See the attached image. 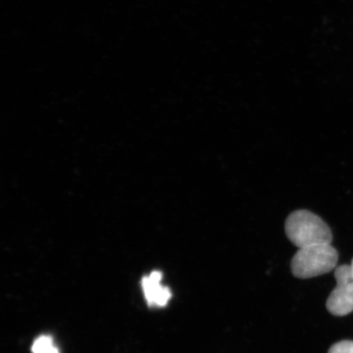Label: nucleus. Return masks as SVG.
Returning <instances> with one entry per match:
<instances>
[{"mask_svg":"<svg viewBox=\"0 0 353 353\" xmlns=\"http://www.w3.org/2000/svg\"><path fill=\"white\" fill-rule=\"evenodd\" d=\"M328 353H353V342L344 341L335 343Z\"/></svg>","mask_w":353,"mask_h":353,"instance_id":"obj_6","label":"nucleus"},{"mask_svg":"<svg viewBox=\"0 0 353 353\" xmlns=\"http://www.w3.org/2000/svg\"><path fill=\"white\" fill-rule=\"evenodd\" d=\"M32 353H60L50 335L43 334L35 339L32 347Z\"/></svg>","mask_w":353,"mask_h":353,"instance_id":"obj_5","label":"nucleus"},{"mask_svg":"<svg viewBox=\"0 0 353 353\" xmlns=\"http://www.w3.org/2000/svg\"><path fill=\"white\" fill-rule=\"evenodd\" d=\"M350 267H351V272H352V280H353V259L352 261V264L350 265Z\"/></svg>","mask_w":353,"mask_h":353,"instance_id":"obj_7","label":"nucleus"},{"mask_svg":"<svg viewBox=\"0 0 353 353\" xmlns=\"http://www.w3.org/2000/svg\"><path fill=\"white\" fill-rule=\"evenodd\" d=\"M337 285L326 301V307L334 316H343L353 311V280L350 265H342L334 272Z\"/></svg>","mask_w":353,"mask_h":353,"instance_id":"obj_3","label":"nucleus"},{"mask_svg":"<svg viewBox=\"0 0 353 353\" xmlns=\"http://www.w3.org/2000/svg\"><path fill=\"white\" fill-rule=\"evenodd\" d=\"M338 260L337 250L330 244L304 247L291 260V271L295 277L308 279L332 271Z\"/></svg>","mask_w":353,"mask_h":353,"instance_id":"obj_2","label":"nucleus"},{"mask_svg":"<svg viewBox=\"0 0 353 353\" xmlns=\"http://www.w3.org/2000/svg\"><path fill=\"white\" fill-rule=\"evenodd\" d=\"M163 274L160 271H153L151 274L143 277L142 288L144 296L150 307H164L172 298L169 287L161 284Z\"/></svg>","mask_w":353,"mask_h":353,"instance_id":"obj_4","label":"nucleus"},{"mask_svg":"<svg viewBox=\"0 0 353 353\" xmlns=\"http://www.w3.org/2000/svg\"><path fill=\"white\" fill-rule=\"evenodd\" d=\"M285 230L288 239L299 249L330 244L333 240L328 225L307 210H297L290 214L285 221Z\"/></svg>","mask_w":353,"mask_h":353,"instance_id":"obj_1","label":"nucleus"}]
</instances>
